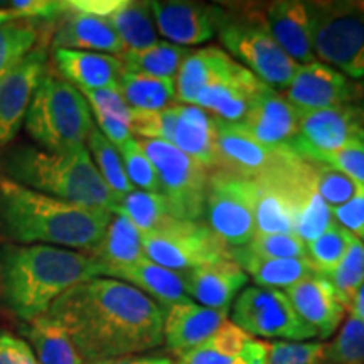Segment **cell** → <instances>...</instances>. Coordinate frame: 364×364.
Returning a JSON list of instances; mask_svg holds the SVG:
<instances>
[{
  "instance_id": "1",
  "label": "cell",
  "mask_w": 364,
  "mask_h": 364,
  "mask_svg": "<svg viewBox=\"0 0 364 364\" xmlns=\"http://www.w3.org/2000/svg\"><path fill=\"white\" fill-rule=\"evenodd\" d=\"M86 363L144 354L164 343V312L125 282L95 277L75 285L44 314Z\"/></svg>"
},
{
  "instance_id": "2",
  "label": "cell",
  "mask_w": 364,
  "mask_h": 364,
  "mask_svg": "<svg viewBox=\"0 0 364 364\" xmlns=\"http://www.w3.org/2000/svg\"><path fill=\"white\" fill-rule=\"evenodd\" d=\"M102 277V265L90 253L0 241V309L29 324L43 317L75 285Z\"/></svg>"
},
{
  "instance_id": "3",
  "label": "cell",
  "mask_w": 364,
  "mask_h": 364,
  "mask_svg": "<svg viewBox=\"0 0 364 364\" xmlns=\"http://www.w3.org/2000/svg\"><path fill=\"white\" fill-rule=\"evenodd\" d=\"M113 213L63 201L17 184L0 174V241L51 245L91 253Z\"/></svg>"
},
{
  "instance_id": "4",
  "label": "cell",
  "mask_w": 364,
  "mask_h": 364,
  "mask_svg": "<svg viewBox=\"0 0 364 364\" xmlns=\"http://www.w3.org/2000/svg\"><path fill=\"white\" fill-rule=\"evenodd\" d=\"M0 174L63 201L113 213L117 196L105 184L88 149L49 152L29 142L0 150Z\"/></svg>"
},
{
  "instance_id": "5",
  "label": "cell",
  "mask_w": 364,
  "mask_h": 364,
  "mask_svg": "<svg viewBox=\"0 0 364 364\" xmlns=\"http://www.w3.org/2000/svg\"><path fill=\"white\" fill-rule=\"evenodd\" d=\"M24 129L38 147L49 152H68L86 147V140L97 125L83 93L54 73L51 66L36 90Z\"/></svg>"
},
{
  "instance_id": "6",
  "label": "cell",
  "mask_w": 364,
  "mask_h": 364,
  "mask_svg": "<svg viewBox=\"0 0 364 364\" xmlns=\"http://www.w3.org/2000/svg\"><path fill=\"white\" fill-rule=\"evenodd\" d=\"M218 27V38L258 80L280 91L292 81L299 65L272 38L263 4H231Z\"/></svg>"
},
{
  "instance_id": "7",
  "label": "cell",
  "mask_w": 364,
  "mask_h": 364,
  "mask_svg": "<svg viewBox=\"0 0 364 364\" xmlns=\"http://www.w3.org/2000/svg\"><path fill=\"white\" fill-rule=\"evenodd\" d=\"M316 59L364 80V14L356 2H307Z\"/></svg>"
},
{
  "instance_id": "8",
  "label": "cell",
  "mask_w": 364,
  "mask_h": 364,
  "mask_svg": "<svg viewBox=\"0 0 364 364\" xmlns=\"http://www.w3.org/2000/svg\"><path fill=\"white\" fill-rule=\"evenodd\" d=\"M156 169L161 194L177 220L203 221L209 171L162 140L136 139Z\"/></svg>"
},
{
  "instance_id": "9",
  "label": "cell",
  "mask_w": 364,
  "mask_h": 364,
  "mask_svg": "<svg viewBox=\"0 0 364 364\" xmlns=\"http://www.w3.org/2000/svg\"><path fill=\"white\" fill-rule=\"evenodd\" d=\"M255 181L209 171L203 221L230 250L247 247L255 238Z\"/></svg>"
},
{
  "instance_id": "10",
  "label": "cell",
  "mask_w": 364,
  "mask_h": 364,
  "mask_svg": "<svg viewBox=\"0 0 364 364\" xmlns=\"http://www.w3.org/2000/svg\"><path fill=\"white\" fill-rule=\"evenodd\" d=\"M142 247L147 260L177 273L231 258L230 248L204 221L172 220L159 230L142 235Z\"/></svg>"
},
{
  "instance_id": "11",
  "label": "cell",
  "mask_w": 364,
  "mask_h": 364,
  "mask_svg": "<svg viewBox=\"0 0 364 364\" xmlns=\"http://www.w3.org/2000/svg\"><path fill=\"white\" fill-rule=\"evenodd\" d=\"M233 324L253 338L282 339L290 343H304L317 338L282 290L248 287L236 297L233 304Z\"/></svg>"
},
{
  "instance_id": "12",
  "label": "cell",
  "mask_w": 364,
  "mask_h": 364,
  "mask_svg": "<svg viewBox=\"0 0 364 364\" xmlns=\"http://www.w3.org/2000/svg\"><path fill=\"white\" fill-rule=\"evenodd\" d=\"M359 140H364V107L349 103L299 112V132L289 149L304 161L322 162Z\"/></svg>"
},
{
  "instance_id": "13",
  "label": "cell",
  "mask_w": 364,
  "mask_h": 364,
  "mask_svg": "<svg viewBox=\"0 0 364 364\" xmlns=\"http://www.w3.org/2000/svg\"><path fill=\"white\" fill-rule=\"evenodd\" d=\"M49 39L51 36H46L0 81V150L11 145L19 134L36 90L51 68Z\"/></svg>"
},
{
  "instance_id": "14",
  "label": "cell",
  "mask_w": 364,
  "mask_h": 364,
  "mask_svg": "<svg viewBox=\"0 0 364 364\" xmlns=\"http://www.w3.org/2000/svg\"><path fill=\"white\" fill-rule=\"evenodd\" d=\"M284 97L295 110L316 112L356 103L363 98V88L334 68L314 61L299 65Z\"/></svg>"
},
{
  "instance_id": "15",
  "label": "cell",
  "mask_w": 364,
  "mask_h": 364,
  "mask_svg": "<svg viewBox=\"0 0 364 364\" xmlns=\"http://www.w3.org/2000/svg\"><path fill=\"white\" fill-rule=\"evenodd\" d=\"M216 122L218 167L245 179L257 181L289 162L295 154L289 147L272 149L255 142L233 124Z\"/></svg>"
},
{
  "instance_id": "16",
  "label": "cell",
  "mask_w": 364,
  "mask_h": 364,
  "mask_svg": "<svg viewBox=\"0 0 364 364\" xmlns=\"http://www.w3.org/2000/svg\"><path fill=\"white\" fill-rule=\"evenodd\" d=\"M157 33L167 43L198 46L218 34L225 9L220 4L182 2V0H154L150 2Z\"/></svg>"
},
{
  "instance_id": "17",
  "label": "cell",
  "mask_w": 364,
  "mask_h": 364,
  "mask_svg": "<svg viewBox=\"0 0 364 364\" xmlns=\"http://www.w3.org/2000/svg\"><path fill=\"white\" fill-rule=\"evenodd\" d=\"M265 86L252 71L235 61L221 76L199 91L194 105L213 118L238 124Z\"/></svg>"
},
{
  "instance_id": "18",
  "label": "cell",
  "mask_w": 364,
  "mask_h": 364,
  "mask_svg": "<svg viewBox=\"0 0 364 364\" xmlns=\"http://www.w3.org/2000/svg\"><path fill=\"white\" fill-rule=\"evenodd\" d=\"M233 125L265 147H289L299 132V110L287 102L284 93L267 85L243 120Z\"/></svg>"
},
{
  "instance_id": "19",
  "label": "cell",
  "mask_w": 364,
  "mask_h": 364,
  "mask_svg": "<svg viewBox=\"0 0 364 364\" xmlns=\"http://www.w3.org/2000/svg\"><path fill=\"white\" fill-rule=\"evenodd\" d=\"M188 297L199 306L230 311V306L243 292L248 275L233 258H221L194 270L182 273Z\"/></svg>"
},
{
  "instance_id": "20",
  "label": "cell",
  "mask_w": 364,
  "mask_h": 364,
  "mask_svg": "<svg viewBox=\"0 0 364 364\" xmlns=\"http://www.w3.org/2000/svg\"><path fill=\"white\" fill-rule=\"evenodd\" d=\"M164 343L176 358L199 348L228 321L230 311H215L191 300L162 309Z\"/></svg>"
},
{
  "instance_id": "21",
  "label": "cell",
  "mask_w": 364,
  "mask_h": 364,
  "mask_svg": "<svg viewBox=\"0 0 364 364\" xmlns=\"http://www.w3.org/2000/svg\"><path fill=\"white\" fill-rule=\"evenodd\" d=\"M53 49H73L120 56L124 44L107 19L76 11L68 2L66 12L51 31Z\"/></svg>"
},
{
  "instance_id": "22",
  "label": "cell",
  "mask_w": 364,
  "mask_h": 364,
  "mask_svg": "<svg viewBox=\"0 0 364 364\" xmlns=\"http://www.w3.org/2000/svg\"><path fill=\"white\" fill-rule=\"evenodd\" d=\"M290 302L299 317L316 331L317 338L327 339L343 324L346 307L336 295L332 285L318 273H312L287 289Z\"/></svg>"
},
{
  "instance_id": "23",
  "label": "cell",
  "mask_w": 364,
  "mask_h": 364,
  "mask_svg": "<svg viewBox=\"0 0 364 364\" xmlns=\"http://www.w3.org/2000/svg\"><path fill=\"white\" fill-rule=\"evenodd\" d=\"M268 344L226 321L215 334L174 364H267Z\"/></svg>"
},
{
  "instance_id": "24",
  "label": "cell",
  "mask_w": 364,
  "mask_h": 364,
  "mask_svg": "<svg viewBox=\"0 0 364 364\" xmlns=\"http://www.w3.org/2000/svg\"><path fill=\"white\" fill-rule=\"evenodd\" d=\"M265 22L282 51L299 65L317 61L311 39L307 2L280 0L265 6Z\"/></svg>"
},
{
  "instance_id": "25",
  "label": "cell",
  "mask_w": 364,
  "mask_h": 364,
  "mask_svg": "<svg viewBox=\"0 0 364 364\" xmlns=\"http://www.w3.org/2000/svg\"><path fill=\"white\" fill-rule=\"evenodd\" d=\"M56 73L78 90H118L124 75L120 58L112 54L53 49Z\"/></svg>"
},
{
  "instance_id": "26",
  "label": "cell",
  "mask_w": 364,
  "mask_h": 364,
  "mask_svg": "<svg viewBox=\"0 0 364 364\" xmlns=\"http://www.w3.org/2000/svg\"><path fill=\"white\" fill-rule=\"evenodd\" d=\"M105 277L122 280L135 287L162 309L176 306V304L191 302L184 290L182 273L167 270L147 258L134 263V265L113 268Z\"/></svg>"
},
{
  "instance_id": "27",
  "label": "cell",
  "mask_w": 364,
  "mask_h": 364,
  "mask_svg": "<svg viewBox=\"0 0 364 364\" xmlns=\"http://www.w3.org/2000/svg\"><path fill=\"white\" fill-rule=\"evenodd\" d=\"M172 145L206 171L218 167L216 122L196 105H179Z\"/></svg>"
},
{
  "instance_id": "28",
  "label": "cell",
  "mask_w": 364,
  "mask_h": 364,
  "mask_svg": "<svg viewBox=\"0 0 364 364\" xmlns=\"http://www.w3.org/2000/svg\"><path fill=\"white\" fill-rule=\"evenodd\" d=\"M231 258L252 277L260 289H290L300 280L312 275L314 267L309 258H262L255 257L247 248H231Z\"/></svg>"
},
{
  "instance_id": "29",
  "label": "cell",
  "mask_w": 364,
  "mask_h": 364,
  "mask_svg": "<svg viewBox=\"0 0 364 364\" xmlns=\"http://www.w3.org/2000/svg\"><path fill=\"white\" fill-rule=\"evenodd\" d=\"M233 63L235 59L216 46L191 51L174 78L176 102L194 105L199 91L221 76Z\"/></svg>"
},
{
  "instance_id": "30",
  "label": "cell",
  "mask_w": 364,
  "mask_h": 364,
  "mask_svg": "<svg viewBox=\"0 0 364 364\" xmlns=\"http://www.w3.org/2000/svg\"><path fill=\"white\" fill-rule=\"evenodd\" d=\"M90 255L102 265V277L113 268L134 265L145 258L142 233L125 215L113 213L103 240Z\"/></svg>"
},
{
  "instance_id": "31",
  "label": "cell",
  "mask_w": 364,
  "mask_h": 364,
  "mask_svg": "<svg viewBox=\"0 0 364 364\" xmlns=\"http://www.w3.org/2000/svg\"><path fill=\"white\" fill-rule=\"evenodd\" d=\"M19 336L41 364H86L70 336L48 316L21 324Z\"/></svg>"
},
{
  "instance_id": "32",
  "label": "cell",
  "mask_w": 364,
  "mask_h": 364,
  "mask_svg": "<svg viewBox=\"0 0 364 364\" xmlns=\"http://www.w3.org/2000/svg\"><path fill=\"white\" fill-rule=\"evenodd\" d=\"M124 44V53L142 51L157 43V27L150 2L120 0L118 7L107 17Z\"/></svg>"
},
{
  "instance_id": "33",
  "label": "cell",
  "mask_w": 364,
  "mask_h": 364,
  "mask_svg": "<svg viewBox=\"0 0 364 364\" xmlns=\"http://www.w3.org/2000/svg\"><path fill=\"white\" fill-rule=\"evenodd\" d=\"M191 49L182 46L167 43V41H157L142 51H127L120 54V61L127 73L134 75L154 76V78L174 80L177 71L188 58Z\"/></svg>"
},
{
  "instance_id": "34",
  "label": "cell",
  "mask_w": 364,
  "mask_h": 364,
  "mask_svg": "<svg viewBox=\"0 0 364 364\" xmlns=\"http://www.w3.org/2000/svg\"><path fill=\"white\" fill-rule=\"evenodd\" d=\"M122 97L132 110L159 112L176 105V81L134 75L124 71L120 78Z\"/></svg>"
},
{
  "instance_id": "35",
  "label": "cell",
  "mask_w": 364,
  "mask_h": 364,
  "mask_svg": "<svg viewBox=\"0 0 364 364\" xmlns=\"http://www.w3.org/2000/svg\"><path fill=\"white\" fill-rule=\"evenodd\" d=\"M113 213L125 215L142 235L156 231L169 221L177 220L162 194L140 189H134L132 193L118 198Z\"/></svg>"
},
{
  "instance_id": "36",
  "label": "cell",
  "mask_w": 364,
  "mask_h": 364,
  "mask_svg": "<svg viewBox=\"0 0 364 364\" xmlns=\"http://www.w3.org/2000/svg\"><path fill=\"white\" fill-rule=\"evenodd\" d=\"M46 36H51V31L31 21L0 26V81L17 63H21L33 51Z\"/></svg>"
},
{
  "instance_id": "37",
  "label": "cell",
  "mask_w": 364,
  "mask_h": 364,
  "mask_svg": "<svg viewBox=\"0 0 364 364\" xmlns=\"http://www.w3.org/2000/svg\"><path fill=\"white\" fill-rule=\"evenodd\" d=\"M86 149H88L105 184L117 196V199L135 189L127 177L118 149L98 129H95L90 134L88 140H86Z\"/></svg>"
},
{
  "instance_id": "38",
  "label": "cell",
  "mask_w": 364,
  "mask_h": 364,
  "mask_svg": "<svg viewBox=\"0 0 364 364\" xmlns=\"http://www.w3.org/2000/svg\"><path fill=\"white\" fill-rule=\"evenodd\" d=\"M324 279L332 285L341 304L348 311L359 287L364 284V241L354 236L343 260Z\"/></svg>"
},
{
  "instance_id": "39",
  "label": "cell",
  "mask_w": 364,
  "mask_h": 364,
  "mask_svg": "<svg viewBox=\"0 0 364 364\" xmlns=\"http://www.w3.org/2000/svg\"><path fill=\"white\" fill-rule=\"evenodd\" d=\"M354 236L339 225H332L318 238L307 243V258L312 263L314 272L326 277L338 267L348 252Z\"/></svg>"
},
{
  "instance_id": "40",
  "label": "cell",
  "mask_w": 364,
  "mask_h": 364,
  "mask_svg": "<svg viewBox=\"0 0 364 364\" xmlns=\"http://www.w3.org/2000/svg\"><path fill=\"white\" fill-rule=\"evenodd\" d=\"M332 225H334L332 208L316 193V189H312L300 201L295 211L294 235H297L307 245L318 238Z\"/></svg>"
},
{
  "instance_id": "41",
  "label": "cell",
  "mask_w": 364,
  "mask_h": 364,
  "mask_svg": "<svg viewBox=\"0 0 364 364\" xmlns=\"http://www.w3.org/2000/svg\"><path fill=\"white\" fill-rule=\"evenodd\" d=\"M324 364H364V324L349 314L336 339L324 348Z\"/></svg>"
},
{
  "instance_id": "42",
  "label": "cell",
  "mask_w": 364,
  "mask_h": 364,
  "mask_svg": "<svg viewBox=\"0 0 364 364\" xmlns=\"http://www.w3.org/2000/svg\"><path fill=\"white\" fill-rule=\"evenodd\" d=\"M312 186L332 209L343 206L359 191V186L348 176L321 162H312Z\"/></svg>"
},
{
  "instance_id": "43",
  "label": "cell",
  "mask_w": 364,
  "mask_h": 364,
  "mask_svg": "<svg viewBox=\"0 0 364 364\" xmlns=\"http://www.w3.org/2000/svg\"><path fill=\"white\" fill-rule=\"evenodd\" d=\"M177 117H179V103L159 112L134 110V115H132L130 122V130L132 134L139 136V139L162 140V142L172 144Z\"/></svg>"
},
{
  "instance_id": "44",
  "label": "cell",
  "mask_w": 364,
  "mask_h": 364,
  "mask_svg": "<svg viewBox=\"0 0 364 364\" xmlns=\"http://www.w3.org/2000/svg\"><path fill=\"white\" fill-rule=\"evenodd\" d=\"M118 152H120L122 162H124L127 177H129L130 184L135 189L161 194V186H159L156 169H154L149 157L144 154L135 136H132L129 142L118 147Z\"/></svg>"
},
{
  "instance_id": "45",
  "label": "cell",
  "mask_w": 364,
  "mask_h": 364,
  "mask_svg": "<svg viewBox=\"0 0 364 364\" xmlns=\"http://www.w3.org/2000/svg\"><path fill=\"white\" fill-rule=\"evenodd\" d=\"M262 258H307V245L297 235H257L245 247Z\"/></svg>"
},
{
  "instance_id": "46",
  "label": "cell",
  "mask_w": 364,
  "mask_h": 364,
  "mask_svg": "<svg viewBox=\"0 0 364 364\" xmlns=\"http://www.w3.org/2000/svg\"><path fill=\"white\" fill-rule=\"evenodd\" d=\"M324 348L326 344L309 341H275L268 344L267 364H324Z\"/></svg>"
},
{
  "instance_id": "47",
  "label": "cell",
  "mask_w": 364,
  "mask_h": 364,
  "mask_svg": "<svg viewBox=\"0 0 364 364\" xmlns=\"http://www.w3.org/2000/svg\"><path fill=\"white\" fill-rule=\"evenodd\" d=\"M88 102L91 113L118 118L130 125L134 110L127 105L120 90H80Z\"/></svg>"
},
{
  "instance_id": "48",
  "label": "cell",
  "mask_w": 364,
  "mask_h": 364,
  "mask_svg": "<svg viewBox=\"0 0 364 364\" xmlns=\"http://www.w3.org/2000/svg\"><path fill=\"white\" fill-rule=\"evenodd\" d=\"M321 164L334 167L336 171L343 172L356 182L359 188H364V140L341 149L339 152L326 157Z\"/></svg>"
},
{
  "instance_id": "49",
  "label": "cell",
  "mask_w": 364,
  "mask_h": 364,
  "mask_svg": "<svg viewBox=\"0 0 364 364\" xmlns=\"http://www.w3.org/2000/svg\"><path fill=\"white\" fill-rule=\"evenodd\" d=\"M332 215H334V221H338L336 225L344 228L346 231H349L356 238H364V191L359 188L358 194L353 199H349L348 203H344L343 206H338L332 209Z\"/></svg>"
},
{
  "instance_id": "50",
  "label": "cell",
  "mask_w": 364,
  "mask_h": 364,
  "mask_svg": "<svg viewBox=\"0 0 364 364\" xmlns=\"http://www.w3.org/2000/svg\"><path fill=\"white\" fill-rule=\"evenodd\" d=\"M0 364H41L21 336L0 327Z\"/></svg>"
},
{
  "instance_id": "51",
  "label": "cell",
  "mask_w": 364,
  "mask_h": 364,
  "mask_svg": "<svg viewBox=\"0 0 364 364\" xmlns=\"http://www.w3.org/2000/svg\"><path fill=\"white\" fill-rule=\"evenodd\" d=\"M86 364H174V359L166 356V354H134V356H124L115 359H105V361L86 363Z\"/></svg>"
},
{
  "instance_id": "52",
  "label": "cell",
  "mask_w": 364,
  "mask_h": 364,
  "mask_svg": "<svg viewBox=\"0 0 364 364\" xmlns=\"http://www.w3.org/2000/svg\"><path fill=\"white\" fill-rule=\"evenodd\" d=\"M348 311L351 316L359 318V321L364 324V284L359 287V290L356 292V295H354L351 306H349Z\"/></svg>"
},
{
  "instance_id": "53",
  "label": "cell",
  "mask_w": 364,
  "mask_h": 364,
  "mask_svg": "<svg viewBox=\"0 0 364 364\" xmlns=\"http://www.w3.org/2000/svg\"><path fill=\"white\" fill-rule=\"evenodd\" d=\"M27 21L22 17V14L14 11L11 7H0V26L2 24H11V22H19Z\"/></svg>"
},
{
  "instance_id": "54",
  "label": "cell",
  "mask_w": 364,
  "mask_h": 364,
  "mask_svg": "<svg viewBox=\"0 0 364 364\" xmlns=\"http://www.w3.org/2000/svg\"><path fill=\"white\" fill-rule=\"evenodd\" d=\"M358 4V7H359V11H361L363 14H364V2H356Z\"/></svg>"
},
{
  "instance_id": "55",
  "label": "cell",
  "mask_w": 364,
  "mask_h": 364,
  "mask_svg": "<svg viewBox=\"0 0 364 364\" xmlns=\"http://www.w3.org/2000/svg\"><path fill=\"white\" fill-rule=\"evenodd\" d=\"M363 191H364V188H363ZM363 240H364V238H363Z\"/></svg>"
},
{
  "instance_id": "56",
  "label": "cell",
  "mask_w": 364,
  "mask_h": 364,
  "mask_svg": "<svg viewBox=\"0 0 364 364\" xmlns=\"http://www.w3.org/2000/svg\"><path fill=\"white\" fill-rule=\"evenodd\" d=\"M363 107H364V105H363Z\"/></svg>"
}]
</instances>
